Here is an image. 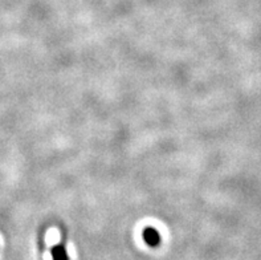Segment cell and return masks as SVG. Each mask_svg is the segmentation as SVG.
<instances>
[{
	"label": "cell",
	"instance_id": "7a4b0ae2",
	"mask_svg": "<svg viewBox=\"0 0 261 260\" xmlns=\"http://www.w3.org/2000/svg\"><path fill=\"white\" fill-rule=\"evenodd\" d=\"M50 253H52L53 260H69L68 252L62 244H56L53 248L50 249Z\"/></svg>",
	"mask_w": 261,
	"mask_h": 260
},
{
	"label": "cell",
	"instance_id": "6da1fadb",
	"mask_svg": "<svg viewBox=\"0 0 261 260\" xmlns=\"http://www.w3.org/2000/svg\"><path fill=\"white\" fill-rule=\"evenodd\" d=\"M143 240L150 247H157L161 243V234L154 227H147L143 230Z\"/></svg>",
	"mask_w": 261,
	"mask_h": 260
}]
</instances>
